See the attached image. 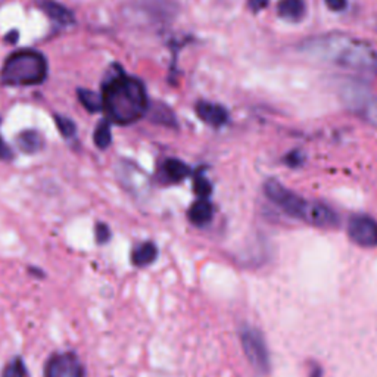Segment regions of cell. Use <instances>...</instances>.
Wrapping results in <instances>:
<instances>
[{
	"label": "cell",
	"instance_id": "6da1fadb",
	"mask_svg": "<svg viewBox=\"0 0 377 377\" xmlns=\"http://www.w3.org/2000/svg\"><path fill=\"white\" fill-rule=\"evenodd\" d=\"M300 49L318 61L332 62L353 71L377 73V52L369 43L347 34L332 33L308 39Z\"/></svg>",
	"mask_w": 377,
	"mask_h": 377
},
{
	"label": "cell",
	"instance_id": "7a4b0ae2",
	"mask_svg": "<svg viewBox=\"0 0 377 377\" xmlns=\"http://www.w3.org/2000/svg\"><path fill=\"white\" fill-rule=\"evenodd\" d=\"M104 109L117 124L127 125L140 120L147 111V95L142 82L127 75L112 78L105 86Z\"/></svg>",
	"mask_w": 377,
	"mask_h": 377
},
{
	"label": "cell",
	"instance_id": "3957f363",
	"mask_svg": "<svg viewBox=\"0 0 377 377\" xmlns=\"http://www.w3.org/2000/svg\"><path fill=\"white\" fill-rule=\"evenodd\" d=\"M264 192L273 203L295 219L320 228H333L339 224V217L332 208L322 202L304 199L277 180H267L264 183Z\"/></svg>",
	"mask_w": 377,
	"mask_h": 377
},
{
	"label": "cell",
	"instance_id": "277c9868",
	"mask_svg": "<svg viewBox=\"0 0 377 377\" xmlns=\"http://www.w3.org/2000/svg\"><path fill=\"white\" fill-rule=\"evenodd\" d=\"M48 75V62L36 50H19L6 59L0 80L6 86H34L44 82Z\"/></svg>",
	"mask_w": 377,
	"mask_h": 377
},
{
	"label": "cell",
	"instance_id": "5b68a950",
	"mask_svg": "<svg viewBox=\"0 0 377 377\" xmlns=\"http://www.w3.org/2000/svg\"><path fill=\"white\" fill-rule=\"evenodd\" d=\"M242 347L245 351V356L249 360L250 365L259 373L266 374L270 370V356L268 349L266 347L264 338L261 336L257 329L243 327L241 332Z\"/></svg>",
	"mask_w": 377,
	"mask_h": 377
},
{
	"label": "cell",
	"instance_id": "8992f818",
	"mask_svg": "<svg viewBox=\"0 0 377 377\" xmlns=\"http://www.w3.org/2000/svg\"><path fill=\"white\" fill-rule=\"evenodd\" d=\"M117 177L121 186L133 196H146L151 190V180L142 168L130 161H121L117 167Z\"/></svg>",
	"mask_w": 377,
	"mask_h": 377
},
{
	"label": "cell",
	"instance_id": "52a82bcc",
	"mask_svg": "<svg viewBox=\"0 0 377 377\" xmlns=\"http://www.w3.org/2000/svg\"><path fill=\"white\" fill-rule=\"evenodd\" d=\"M44 377H84V365L74 352L55 353L46 362Z\"/></svg>",
	"mask_w": 377,
	"mask_h": 377
},
{
	"label": "cell",
	"instance_id": "ba28073f",
	"mask_svg": "<svg viewBox=\"0 0 377 377\" xmlns=\"http://www.w3.org/2000/svg\"><path fill=\"white\" fill-rule=\"evenodd\" d=\"M345 104L351 111L358 113L377 129V98L362 93L358 89L352 90V87H349L345 95Z\"/></svg>",
	"mask_w": 377,
	"mask_h": 377
},
{
	"label": "cell",
	"instance_id": "9c48e42d",
	"mask_svg": "<svg viewBox=\"0 0 377 377\" xmlns=\"http://www.w3.org/2000/svg\"><path fill=\"white\" fill-rule=\"evenodd\" d=\"M348 235L353 242L364 248L377 245V223L365 215L352 217L348 224Z\"/></svg>",
	"mask_w": 377,
	"mask_h": 377
},
{
	"label": "cell",
	"instance_id": "30bf717a",
	"mask_svg": "<svg viewBox=\"0 0 377 377\" xmlns=\"http://www.w3.org/2000/svg\"><path fill=\"white\" fill-rule=\"evenodd\" d=\"M196 113L203 122L212 125V127H221V125H224L228 121V112L224 107L207 100L198 102Z\"/></svg>",
	"mask_w": 377,
	"mask_h": 377
},
{
	"label": "cell",
	"instance_id": "8fae6325",
	"mask_svg": "<svg viewBox=\"0 0 377 377\" xmlns=\"http://www.w3.org/2000/svg\"><path fill=\"white\" fill-rule=\"evenodd\" d=\"M37 6L48 15L52 21L59 26H71L74 24V14L70 9L65 8L62 3L55 2V0H39Z\"/></svg>",
	"mask_w": 377,
	"mask_h": 377
},
{
	"label": "cell",
	"instance_id": "7c38bea8",
	"mask_svg": "<svg viewBox=\"0 0 377 377\" xmlns=\"http://www.w3.org/2000/svg\"><path fill=\"white\" fill-rule=\"evenodd\" d=\"M277 14L283 19L298 22L305 15V2L304 0H282L277 6Z\"/></svg>",
	"mask_w": 377,
	"mask_h": 377
},
{
	"label": "cell",
	"instance_id": "4fadbf2b",
	"mask_svg": "<svg viewBox=\"0 0 377 377\" xmlns=\"http://www.w3.org/2000/svg\"><path fill=\"white\" fill-rule=\"evenodd\" d=\"M158 257V248L152 242L137 245L131 254V262L136 267H147L155 262Z\"/></svg>",
	"mask_w": 377,
	"mask_h": 377
},
{
	"label": "cell",
	"instance_id": "5bb4252c",
	"mask_svg": "<svg viewBox=\"0 0 377 377\" xmlns=\"http://www.w3.org/2000/svg\"><path fill=\"white\" fill-rule=\"evenodd\" d=\"M161 173L167 181L178 183L189 176L190 168L185 163L178 161V159H167V161L163 164Z\"/></svg>",
	"mask_w": 377,
	"mask_h": 377
},
{
	"label": "cell",
	"instance_id": "9a60e30c",
	"mask_svg": "<svg viewBox=\"0 0 377 377\" xmlns=\"http://www.w3.org/2000/svg\"><path fill=\"white\" fill-rule=\"evenodd\" d=\"M212 219V205L207 199H199L189 210V220L196 226L208 224Z\"/></svg>",
	"mask_w": 377,
	"mask_h": 377
},
{
	"label": "cell",
	"instance_id": "2e32d148",
	"mask_svg": "<svg viewBox=\"0 0 377 377\" xmlns=\"http://www.w3.org/2000/svg\"><path fill=\"white\" fill-rule=\"evenodd\" d=\"M17 143L19 146V149L22 152L26 154H34V152H39L42 149L43 146V139L42 136L34 131V130H27V131H22L18 139H17Z\"/></svg>",
	"mask_w": 377,
	"mask_h": 377
},
{
	"label": "cell",
	"instance_id": "e0dca14e",
	"mask_svg": "<svg viewBox=\"0 0 377 377\" xmlns=\"http://www.w3.org/2000/svg\"><path fill=\"white\" fill-rule=\"evenodd\" d=\"M78 99L89 112H99L100 109H104V100L95 91L87 89H78Z\"/></svg>",
	"mask_w": 377,
	"mask_h": 377
},
{
	"label": "cell",
	"instance_id": "ac0fdd59",
	"mask_svg": "<svg viewBox=\"0 0 377 377\" xmlns=\"http://www.w3.org/2000/svg\"><path fill=\"white\" fill-rule=\"evenodd\" d=\"M95 143L99 149H107L111 145L112 136H111V125L107 121H100L95 130Z\"/></svg>",
	"mask_w": 377,
	"mask_h": 377
},
{
	"label": "cell",
	"instance_id": "d6986e66",
	"mask_svg": "<svg viewBox=\"0 0 377 377\" xmlns=\"http://www.w3.org/2000/svg\"><path fill=\"white\" fill-rule=\"evenodd\" d=\"M2 377H28L26 362L22 361L21 357L10 360L2 373Z\"/></svg>",
	"mask_w": 377,
	"mask_h": 377
},
{
	"label": "cell",
	"instance_id": "ffe728a7",
	"mask_svg": "<svg viewBox=\"0 0 377 377\" xmlns=\"http://www.w3.org/2000/svg\"><path fill=\"white\" fill-rule=\"evenodd\" d=\"M55 121H56V125H58L59 131L62 133L64 137H66V139H70V137L75 136L77 127H75L74 121H71L70 118H66V117H62V116H56Z\"/></svg>",
	"mask_w": 377,
	"mask_h": 377
},
{
	"label": "cell",
	"instance_id": "44dd1931",
	"mask_svg": "<svg viewBox=\"0 0 377 377\" xmlns=\"http://www.w3.org/2000/svg\"><path fill=\"white\" fill-rule=\"evenodd\" d=\"M195 192L198 193V195L201 196V199H207V196H210V193H211V185H210V181L199 176L195 181Z\"/></svg>",
	"mask_w": 377,
	"mask_h": 377
},
{
	"label": "cell",
	"instance_id": "7402d4cb",
	"mask_svg": "<svg viewBox=\"0 0 377 377\" xmlns=\"http://www.w3.org/2000/svg\"><path fill=\"white\" fill-rule=\"evenodd\" d=\"M95 235H96V242L99 245H105L109 242L111 239V230L109 227L104 223H99L96 224V228H95Z\"/></svg>",
	"mask_w": 377,
	"mask_h": 377
},
{
	"label": "cell",
	"instance_id": "603a6c76",
	"mask_svg": "<svg viewBox=\"0 0 377 377\" xmlns=\"http://www.w3.org/2000/svg\"><path fill=\"white\" fill-rule=\"evenodd\" d=\"M329 9L335 10V12H340V10H345L348 6V0H324Z\"/></svg>",
	"mask_w": 377,
	"mask_h": 377
},
{
	"label": "cell",
	"instance_id": "cb8c5ba5",
	"mask_svg": "<svg viewBox=\"0 0 377 377\" xmlns=\"http://www.w3.org/2000/svg\"><path fill=\"white\" fill-rule=\"evenodd\" d=\"M270 0H248V6L252 12H259V10L266 9Z\"/></svg>",
	"mask_w": 377,
	"mask_h": 377
},
{
	"label": "cell",
	"instance_id": "d4e9b609",
	"mask_svg": "<svg viewBox=\"0 0 377 377\" xmlns=\"http://www.w3.org/2000/svg\"><path fill=\"white\" fill-rule=\"evenodd\" d=\"M10 156H12V152L9 151V147L2 140V137H0V159H9Z\"/></svg>",
	"mask_w": 377,
	"mask_h": 377
}]
</instances>
